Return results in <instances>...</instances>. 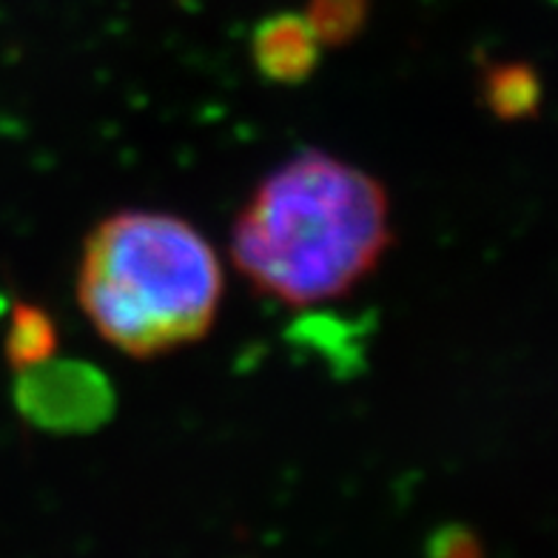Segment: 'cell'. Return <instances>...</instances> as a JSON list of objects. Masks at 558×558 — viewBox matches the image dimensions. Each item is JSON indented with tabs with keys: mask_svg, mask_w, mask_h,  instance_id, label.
<instances>
[{
	"mask_svg": "<svg viewBox=\"0 0 558 558\" xmlns=\"http://www.w3.org/2000/svg\"><path fill=\"white\" fill-rule=\"evenodd\" d=\"M388 192L323 151L288 160L236 217L231 257L265 294L305 308L342 296L385 254Z\"/></svg>",
	"mask_w": 558,
	"mask_h": 558,
	"instance_id": "obj_1",
	"label": "cell"
},
{
	"mask_svg": "<svg viewBox=\"0 0 558 558\" xmlns=\"http://www.w3.org/2000/svg\"><path fill=\"white\" fill-rule=\"evenodd\" d=\"M220 296V259L180 217L120 211L86 240L77 300L129 356L148 360L206 337Z\"/></svg>",
	"mask_w": 558,
	"mask_h": 558,
	"instance_id": "obj_2",
	"label": "cell"
},
{
	"mask_svg": "<svg viewBox=\"0 0 558 558\" xmlns=\"http://www.w3.org/2000/svg\"><path fill=\"white\" fill-rule=\"evenodd\" d=\"M15 408L46 434H92L114 416L118 397L100 367L77 360H49L15 371Z\"/></svg>",
	"mask_w": 558,
	"mask_h": 558,
	"instance_id": "obj_3",
	"label": "cell"
},
{
	"mask_svg": "<svg viewBox=\"0 0 558 558\" xmlns=\"http://www.w3.org/2000/svg\"><path fill=\"white\" fill-rule=\"evenodd\" d=\"M374 333V316L345 319L339 314H302L286 331V339L296 351L316 356L328 365L337 379L365 371V345Z\"/></svg>",
	"mask_w": 558,
	"mask_h": 558,
	"instance_id": "obj_4",
	"label": "cell"
},
{
	"mask_svg": "<svg viewBox=\"0 0 558 558\" xmlns=\"http://www.w3.org/2000/svg\"><path fill=\"white\" fill-rule=\"evenodd\" d=\"M254 66L271 83H302L319 63V40L308 21L296 15H277L259 23L251 40Z\"/></svg>",
	"mask_w": 558,
	"mask_h": 558,
	"instance_id": "obj_5",
	"label": "cell"
},
{
	"mask_svg": "<svg viewBox=\"0 0 558 558\" xmlns=\"http://www.w3.org/2000/svg\"><path fill=\"white\" fill-rule=\"evenodd\" d=\"M482 97L487 109L505 123L533 120L542 106V83L536 69L519 60L490 63L482 74Z\"/></svg>",
	"mask_w": 558,
	"mask_h": 558,
	"instance_id": "obj_6",
	"label": "cell"
},
{
	"mask_svg": "<svg viewBox=\"0 0 558 558\" xmlns=\"http://www.w3.org/2000/svg\"><path fill=\"white\" fill-rule=\"evenodd\" d=\"M58 351V328L54 319L40 305L15 302L12 305V328L7 337V360L9 365L21 367L37 365L49 360Z\"/></svg>",
	"mask_w": 558,
	"mask_h": 558,
	"instance_id": "obj_7",
	"label": "cell"
},
{
	"mask_svg": "<svg viewBox=\"0 0 558 558\" xmlns=\"http://www.w3.org/2000/svg\"><path fill=\"white\" fill-rule=\"evenodd\" d=\"M367 15V0H314L308 26L319 44L342 46L360 35Z\"/></svg>",
	"mask_w": 558,
	"mask_h": 558,
	"instance_id": "obj_8",
	"label": "cell"
},
{
	"mask_svg": "<svg viewBox=\"0 0 558 558\" xmlns=\"http://www.w3.org/2000/svg\"><path fill=\"white\" fill-rule=\"evenodd\" d=\"M427 558H485V550L471 530L462 524H448L430 538Z\"/></svg>",
	"mask_w": 558,
	"mask_h": 558,
	"instance_id": "obj_9",
	"label": "cell"
},
{
	"mask_svg": "<svg viewBox=\"0 0 558 558\" xmlns=\"http://www.w3.org/2000/svg\"><path fill=\"white\" fill-rule=\"evenodd\" d=\"M3 311H7V300L0 296V314H3Z\"/></svg>",
	"mask_w": 558,
	"mask_h": 558,
	"instance_id": "obj_10",
	"label": "cell"
}]
</instances>
